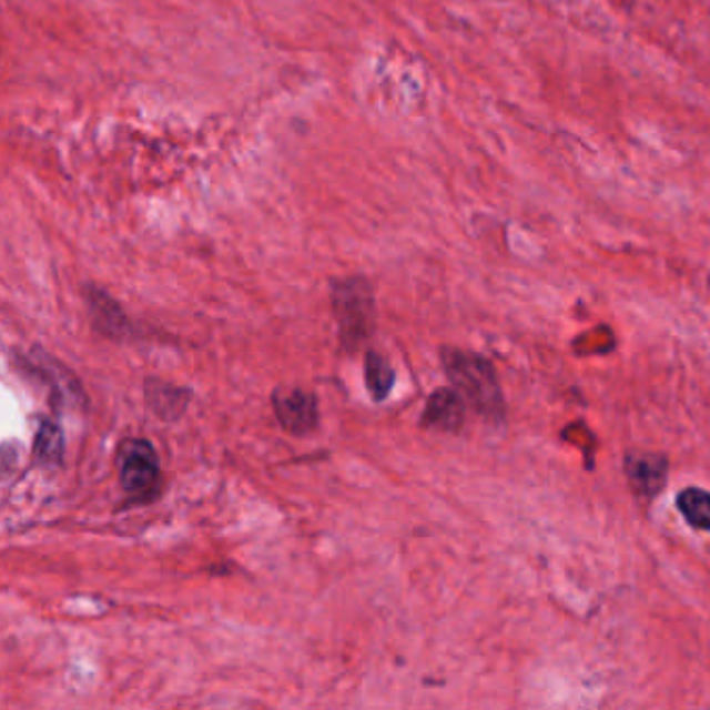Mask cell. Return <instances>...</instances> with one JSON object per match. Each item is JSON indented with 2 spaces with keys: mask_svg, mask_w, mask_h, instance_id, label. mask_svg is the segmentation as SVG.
I'll return each mask as SVG.
<instances>
[{
  "mask_svg": "<svg viewBox=\"0 0 710 710\" xmlns=\"http://www.w3.org/2000/svg\"><path fill=\"white\" fill-rule=\"evenodd\" d=\"M65 455V436L57 423L42 422L36 432L34 457L40 465H59Z\"/></svg>",
  "mask_w": 710,
  "mask_h": 710,
  "instance_id": "obj_9",
  "label": "cell"
},
{
  "mask_svg": "<svg viewBox=\"0 0 710 710\" xmlns=\"http://www.w3.org/2000/svg\"><path fill=\"white\" fill-rule=\"evenodd\" d=\"M121 488L134 498H149L159 486L161 465L149 440H125L118 450Z\"/></svg>",
  "mask_w": 710,
  "mask_h": 710,
  "instance_id": "obj_3",
  "label": "cell"
},
{
  "mask_svg": "<svg viewBox=\"0 0 710 710\" xmlns=\"http://www.w3.org/2000/svg\"><path fill=\"white\" fill-rule=\"evenodd\" d=\"M444 372L455 388L474 405L475 410L488 419H498L505 413L503 392L490 363L481 356L463 353L457 348L442 351Z\"/></svg>",
  "mask_w": 710,
  "mask_h": 710,
  "instance_id": "obj_1",
  "label": "cell"
},
{
  "mask_svg": "<svg viewBox=\"0 0 710 710\" xmlns=\"http://www.w3.org/2000/svg\"><path fill=\"white\" fill-rule=\"evenodd\" d=\"M144 398L159 419L175 422L186 413L190 389L178 388L159 377H149L144 384Z\"/></svg>",
  "mask_w": 710,
  "mask_h": 710,
  "instance_id": "obj_7",
  "label": "cell"
},
{
  "mask_svg": "<svg viewBox=\"0 0 710 710\" xmlns=\"http://www.w3.org/2000/svg\"><path fill=\"white\" fill-rule=\"evenodd\" d=\"M626 471L631 486L643 496H655L667 481V463L657 455H629Z\"/></svg>",
  "mask_w": 710,
  "mask_h": 710,
  "instance_id": "obj_8",
  "label": "cell"
},
{
  "mask_svg": "<svg viewBox=\"0 0 710 710\" xmlns=\"http://www.w3.org/2000/svg\"><path fill=\"white\" fill-rule=\"evenodd\" d=\"M465 422V406L463 398L455 389H436L423 410V425L442 429V432H458Z\"/></svg>",
  "mask_w": 710,
  "mask_h": 710,
  "instance_id": "obj_6",
  "label": "cell"
},
{
  "mask_svg": "<svg viewBox=\"0 0 710 710\" xmlns=\"http://www.w3.org/2000/svg\"><path fill=\"white\" fill-rule=\"evenodd\" d=\"M273 410L280 425L294 436H306L320 425L317 396L303 388L275 389Z\"/></svg>",
  "mask_w": 710,
  "mask_h": 710,
  "instance_id": "obj_4",
  "label": "cell"
},
{
  "mask_svg": "<svg viewBox=\"0 0 710 710\" xmlns=\"http://www.w3.org/2000/svg\"><path fill=\"white\" fill-rule=\"evenodd\" d=\"M396 382V373L389 367L388 361L375 351L365 355V384L373 396V400H384Z\"/></svg>",
  "mask_w": 710,
  "mask_h": 710,
  "instance_id": "obj_10",
  "label": "cell"
},
{
  "mask_svg": "<svg viewBox=\"0 0 710 710\" xmlns=\"http://www.w3.org/2000/svg\"><path fill=\"white\" fill-rule=\"evenodd\" d=\"M84 301L90 320L104 338L123 339L132 334L128 315L121 311L118 301L109 296V292L90 284L84 288Z\"/></svg>",
  "mask_w": 710,
  "mask_h": 710,
  "instance_id": "obj_5",
  "label": "cell"
},
{
  "mask_svg": "<svg viewBox=\"0 0 710 710\" xmlns=\"http://www.w3.org/2000/svg\"><path fill=\"white\" fill-rule=\"evenodd\" d=\"M677 507L692 527L710 531V491L686 488L677 496Z\"/></svg>",
  "mask_w": 710,
  "mask_h": 710,
  "instance_id": "obj_11",
  "label": "cell"
},
{
  "mask_svg": "<svg viewBox=\"0 0 710 710\" xmlns=\"http://www.w3.org/2000/svg\"><path fill=\"white\" fill-rule=\"evenodd\" d=\"M332 308L338 323L339 342L355 353L375 329V296L365 277L332 280Z\"/></svg>",
  "mask_w": 710,
  "mask_h": 710,
  "instance_id": "obj_2",
  "label": "cell"
}]
</instances>
